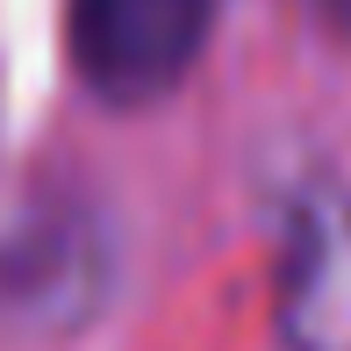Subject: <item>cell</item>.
<instances>
[{
	"mask_svg": "<svg viewBox=\"0 0 351 351\" xmlns=\"http://www.w3.org/2000/svg\"><path fill=\"white\" fill-rule=\"evenodd\" d=\"M215 0H72V72L108 108H151L201 65Z\"/></svg>",
	"mask_w": 351,
	"mask_h": 351,
	"instance_id": "obj_1",
	"label": "cell"
},
{
	"mask_svg": "<svg viewBox=\"0 0 351 351\" xmlns=\"http://www.w3.org/2000/svg\"><path fill=\"white\" fill-rule=\"evenodd\" d=\"M315 8H323V22L337 29V36H351V0H315Z\"/></svg>",
	"mask_w": 351,
	"mask_h": 351,
	"instance_id": "obj_4",
	"label": "cell"
},
{
	"mask_svg": "<svg viewBox=\"0 0 351 351\" xmlns=\"http://www.w3.org/2000/svg\"><path fill=\"white\" fill-rule=\"evenodd\" d=\"M115 287V244L108 222L79 201L29 208L22 230L0 237V323L8 330H79Z\"/></svg>",
	"mask_w": 351,
	"mask_h": 351,
	"instance_id": "obj_2",
	"label": "cell"
},
{
	"mask_svg": "<svg viewBox=\"0 0 351 351\" xmlns=\"http://www.w3.org/2000/svg\"><path fill=\"white\" fill-rule=\"evenodd\" d=\"M280 344L351 351V194L301 186L280 251Z\"/></svg>",
	"mask_w": 351,
	"mask_h": 351,
	"instance_id": "obj_3",
	"label": "cell"
}]
</instances>
